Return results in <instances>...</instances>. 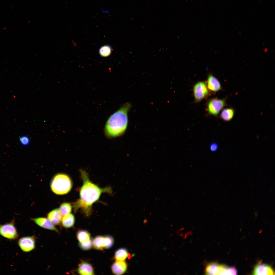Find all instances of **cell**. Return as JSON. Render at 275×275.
Wrapping results in <instances>:
<instances>
[{"instance_id":"30bf717a","label":"cell","mask_w":275,"mask_h":275,"mask_svg":"<svg viewBox=\"0 0 275 275\" xmlns=\"http://www.w3.org/2000/svg\"><path fill=\"white\" fill-rule=\"evenodd\" d=\"M206 84L208 89L212 92H216L222 89L219 81L211 74L208 76Z\"/></svg>"},{"instance_id":"9a60e30c","label":"cell","mask_w":275,"mask_h":275,"mask_svg":"<svg viewBox=\"0 0 275 275\" xmlns=\"http://www.w3.org/2000/svg\"><path fill=\"white\" fill-rule=\"evenodd\" d=\"M235 113V110L233 108H224L221 113L220 117L225 121H229L233 118Z\"/></svg>"},{"instance_id":"4fadbf2b","label":"cell","mask_w":275,"mask_h":275,"mask_svg":"<svg viewBox=\"0 0 275 275\" xmlns=\"http://www.w3.org/2000/svg\"><path fill=\"white\" fill-rule=\"evenodd\" d=\"M78 272L81 275H92L94 274L93 269L92 265L89 263L82 262L79 265Z\"/></svg>"},{"instance_id":"9c48e42d","label":"cell","mask_w":275,"mask_h":275,"mask_svg":"<svg viewBox=\"0 0 275 275\" xmlns=\"http://www.w3.org/2000/svg\"><path fill=\"white\" fill-rule=\"evenodd\" d=\"M32 220L37 225L43 228L59 232L54 224L48 219L45 217H39Z\"/></svg>"},{"instance_id":"7402d4cb","label":"cell","mask_w":275,"mask_h":275,"mask_svg":"<svg viewBox=\"0 0 275 275\" xmlns=\"http://www.w3.org/2000/svg\"><path fill=\"white\" fill-rule=\"evenodd\" d=\"M112 51V48L108 45H103L100 48L99 50L100 55L103 57H106L109 56Z\"/></svg>"},{"instance_id":"277c9868","label":"cell","mask_w":275,"mask_h":275,"mask_svg":"<svg viewBox=\"0 0 275 275\" xmlns=\"http://www.w3.org/2000/svg\"><path fill=\"white\" fill-rule=\"evenodd\" d=\"M15 218L9 223L0 224V235L10 240H15L18 238V234L15 226Z\"/></svg>"},{"instance_id":"6da1fadb","label":"cell","mask_w":275,"mask_h":275,"mask_svg":"<svg viewBox=\"0 0 275 275\" xmlns=\"http://www.w3.org/2000/svg\"><path fill=\"white\" fill-rule=\"evenodd\" d=\"M80 172L83 183L80 190V199L75 204V208L76 209L81 208L85 214L88 215L92 204L98 199L101 194L110 193L112 191L110 187L100 188L91 182L85 171L81 170Z\"/></svg>"},{"instance_id":"ffe728a7","label":"cell","mask_w":275,"mask_h":275,"mask_svg":"<svg viewBox=\"0 0 275 275\" xmlns=\"http://www.w3.org/2000/svg\"><path fill=\"white\" fill-rule=\"evenodd\" d=\"M77 237L80 243L86 241L91 238L89 233L87 231L84 230L79 231L77 232Z\"/></svg>"},{"instance_id":"cb8c5ba5","label":"cell","mask_w":275,"mask_h":275,"mask_svg":"<svg viewBox=\"0 0 275 275\" xmlns=\"http://www.w3.org/2000/svg\"><path fill=\"white\" fill-rule=\"evenodd\" d=\"M80 247L84 250H88L91 249L93 245L92 240L91 238L83 242H79Z\"/></svg>"},{"instance_id":"5bb4252c","label":"cell","mask_w":275,"mask_h":275,"mask_svg":"<svg viewBox=\"0 0 275 275\" xmlns=\"http://www.w3.org/2000/svg\"><path fill=\"white\" fill-rule=\"evenodd\" d=\"M220 264L216 262L209 264L205 269V273L207 275H218Z\"/></svg>"},{"instance_id":"e0dca14e","label":"cell","mask_w":275,"mask_h":275,"mask_svg":"<svg viewBox=\"0 0 275 275\" xmlns=\"http://www.w3.org/2000/svg\"><path fill=\"white\" fill-rule=\"evenodd\" d=\"M237 273V270L235 267L220 265L218 275H236Z\"/></svg>"},{"instance_id":"603a6c76","label":"cell","mask_w":275,"mask_h":275,"mask_svg":"<svg viewBox=\"0 0 275 275\" xmlns=\"http://www.w3.org/2000/svg\"><path fill=\"white\" fill-rule=\"evenodd\" d=\"M104 237V248L105 249H109L113 244L114 241L113 238L109 235L106 236Z\"/></svg>"},{"instance_id":"8fae6325","label":"cell","mask_w":275,"mask_h":275,"mask_svg":"<svg viewBox=\"0 0 275 275\" xmlns=\"http://www.w3.org/2000/svg\"><path fill=\"white\" fill-rule=\"evenodd\" d=\"M127 265L124 261H116L112 265V272L116 275H121L126 271Z\"/></svg>"},{"instance_id":"8992f818","label":"cell","mask_w":275,"mask_h":275,"mask_svg":"<svg viewBox=\"0 0 275 275\" xmlns=\"http://www.w3.org/2000/svg\"><path fill=\"white\" fill-rule=\"evenodd\" d=\"M206 84L203 81H199L193 87V94L195 100L198 102L207 97L209 91Z\"/></svg>"},{"instance_id":"d6986e66","label":"cell","mask_w":275,"mask_h":275,"mask_svg":"<svg viewBox=\"0 0 275 275\" xmlns=\"http://www.w3.org/2000/svg\"><path fill=\"white\" fill-rule=\"evenodd\" d=\"M93 245L94 248L102 250L104 248V237L101 236L95 237L92 241Z\"/></svg>"},{"instance_id":"44dd1931","label":"cell","mask_w":275,"mask_h":275,"mask_svg":"<svg viewBox=\"0 0 275 275\" xmlns=\"http://www.w3.org/2000/svg\"><path fill=\"white\" fill-rule=\"evenodd\" d=\"M59 209L62 215L64 216L71 213L72 206L70 203L64 202L61 205Z\"/></svg>"},{"instance_id":"7a4b0ae2","label":"cell","mask_w":275,"mask_h":275,"mask_svg":"<svg viewBox=\"0 0 275 275\" xmlns=\"http://www.w3.org/2000/svg\"><path fill=\"white\" fill-rule=\"evenodd\" d=\"M131 106L129 103H126L109 118L104 129V133L107 137L114 138L124 133L127 127L128 114Z\"/></svg>"},{"instance_id":"484cf974","label":"cell","mask_w":275,"mask_h":275,"mask_svg":"<svg viewBox=\"0 0 275 275\" xmlns=\"http://www.w3.org/2000/svg\"><path fill=\"white\" fill-rule=\"evenodd\" d=\"M218 148V145L215 143H212L210 146V149L212 151H216L217 150Z\"/></svg>"},{"instance_id":"ac0fdd59","label":"cell","mask_w":275,"mask_h":275,"mask_svg":"<svg viewBox=\"0 0 275 275\" xmlns=\"http://www.w3.org/2000/svg\"><path fill=\"white\" fill-rule=\"evenodd\" d=\"M127 250L124 248H120L118 249L115 254V258L116 261H124L128 257Z\"/></svg>"},{"instance_id":"5b68a950","label":"cell","mask_w":275,"mask_h":275,"mask_svg":"<svg viewBox=\"0 0 275 275\" xmlns=\"http://www.w3.org/2000/svg\"><path fill=\"white\" fill-rule=\"evenodd\" d=\"M226 105L225 99L213 98L208 102L207 105V111L210 114L216 116Z\"/></svg>"},{"instance_id":"4316f807","label":"cell","mask_w":275,"mask_h":275,"mask_svg":"<svg viewBox=\"0 0 275 275\" xmlns=\"http://www.w3.org/2000/svg\"><path fill=\"white\" fill-rule=\"evenodd\" d=\"M101 9L103 13L109 15V11L108 10L104 9L102 7H101Z\"/></svg>"},{"instance_id":"d4e9b609","label":"cell","mask_w":275,"mask_h":275,"mask_svg":"<svg viewBox=\"0 0 275 275\" xmlns=\"http://www.w3.org/2000/svg\"><path fill=\"white\" fill-rule=\"evenodd\" d=\"M20 143L23 145H26L30 143V139L29 138L26 136H23L20 139Z\"/></svg>"},{"instance_id":"7c38bea8","label":"cell","mask_w":275,"mask_h":275,"mask_svg":"<svg viewBox=\"0 0 275 275\" xmlns=\"http://www.w3.org/2000/svg\"><path fill=\"white\" fill-rule=\"evenodd\" d=\"M47 217L54 224L59 225L62 220V215L59 209H56L51 211L47 214Z\"/></svg>"},{"instance_id":"52a82bcc","label":"cell","mask_w":275,"mask_h":275,"mask_svg":"<svg viewBox=\"0 0 275 275\" xmlns=\"http://www.w3.org/2000/svg\"><path fill=\"white\" fill-rule=\"evenodd\" d=\"M35 239L33 236H27L20 238L18 245L23 251L28 252L33 250L35 247Z\"/></svg>"},{"instance_id":"2e32d148","label":"cell","mask_w":275,"mask_h":275,"mask_svg":"<svg viewBox=\"0 0 275 275\" xmlns=\"http://www.w3.org/2000/svg\"><path fill=\"white\" fill-rule=\"evenodd\" d=\"M75 219L74 215L69 213L64 216L62 219L61 223L62 226L66 228L72 227L75 223Z\"/></svg>"},{"instance_id":"ba28073f","label":"cell","mask_w":275,"mask_h":275,"mask_svg":"<svg viewBox=\"0 0 275 275\" xmlns=\"http://www.w3.org/2000/svg\"><path fill=\"white\" fill-rule=\"evenodd\" d=\"M254 275L274 274L273 269L269 265L259 262L255 266L253 272Z\"/></svg>"},{"instance_id":"3957f363","label":"cell","mask_w":275,"mask_h":275,"mask_svg":"<svg viewBox=\"0 0 275 275\" xmlns=\"http://www.w3.org/2000/svg\"><path fill=\"white\" fill-rule=\"evenodd\" d=\"M72 187V183L70 178L67 175L63 173L56 175L52 179L50 184L51 190L58 195L68 193Z\"/></svg>"}]
</instances>
